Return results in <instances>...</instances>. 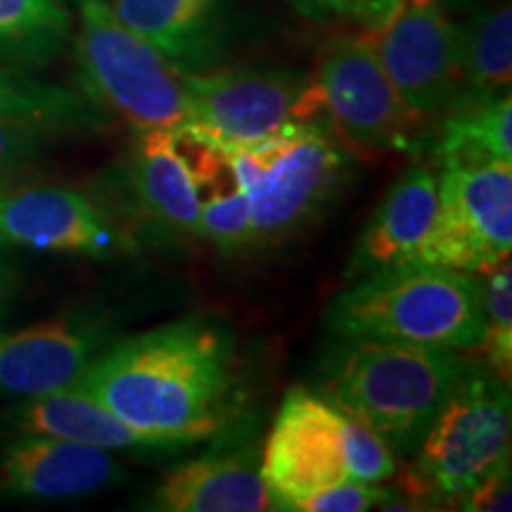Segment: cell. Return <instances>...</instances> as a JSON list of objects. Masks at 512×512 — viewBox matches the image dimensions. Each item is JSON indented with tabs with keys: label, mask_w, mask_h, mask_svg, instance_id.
I'll return each mask as SVG.
<instances>
[{
	"label": "cell",
	"mask_w": 512,
	"mask_h": 512,
	"mask_svg": "<svg viewBox=\"0 0 512 512\" xmlns=\"http://www.w3.org/2000/svg\"><path fill=\"white\" fill-rule=\"evenodd\" d=\"M233 370V337L195 316L110 342L74 387L126 425L188 446L221 430Z\"/></svg>",
	"instance_id": "obj_1"
},
{
	"label": "cell",
	"mask_w": 512,
	"mask_h": 512,
	"mask_svg": "<svg viewBox=\"0 0 512 512\" xmlns=\"http://www.w3.org/2000/svg\"><path fill=\"white\" fill-rule=\"evenodd\" d=\"M467 368L460 351L337 339L318 366V394L392 448H415Z\"/></svg>",
	"instance_id": "obj_2"
},
{
	"label": "cell",
	"mask_w": 512,
	"mask_h": 512,
	"mask_svg": "<svg viewBox=\"0 0 512 512\" xmlns=\"http://www.w3.org/2000/svg\"><path fill=\"white\" fill-rule=\"evenodd\" d=\"M323 323L335 339L475 351L484 335V280L430 264L384 268L351 280Z\"/></svg>",
	"instance_id": "obj_3"
},
{
	"label": "cell",
	"mask_w": 512,
	"mask_h": 512,
	"mask_svg": "<svg viewBox=\"0 0 512 512\" xmlns=\"http://www.w3.org/2000/svg\"><path fill=\"white\" fill-rule=\"evenodd\" d=\"M221 147L247 195L252 247L280 245L309 228L351 169L347 145L323 117L290 121L254 143Z\"/></svg>",
	"instance_id": "obj_4"
},
{
	"label": "cell",
	"mask_w": 512,
	"mask_h": 512,
	"mask_svg": "<svg viewBox=\"0 0 512 512\" xmlns=\"http://www.w3.org/2000/svg\"><path fill=\"white\" fill-rule=\"evenodd\" d=\"M510 382L467 368L415 444V465L403 479L415 501L460 503L510 458Z\"/></svg>",
	"instance_id": "obj_5"
},
{
	"label": "cell",
	"mask_w": 512,
	"mask_h": 512,
	"mask_svg": "<svg viewBox=\"0 0 512 512\" xmlns=\"http://www.w3.org/2000/svg\"><path fill=\"white\" fill-rule=\"evenodd\" d=\"M76 62L88 98L136 133L185 124V72L133 34L107 0H81Z\"/></svg>",
	"instance_id": "obj_6"
},
{
	"label": "cell",
	"mask_w": 512,
	"mask_h": 512,
	"mask_svg": "<svg viewBox=\"0 0 512 512\" xmlns=\"http://www.w3.org/2000/svg\"><path fill=\"white\" fill-rule=\"evenodd\" d=\"M512 162L441 166L437 211L415 264L486 275L510 259Z\"/></svg>",
	"instance_id": "obj_7"
},
{
	"label": "cell",
	"mask_w": 512,
	"mask_h": 512,
	"mask_svg": "<svg viewBox=\"0 0 512 512\" xmlns=\"http://www.w3.org/2000/svg\"><path fill=\"white\" fill-rule=\"evenodd\" d=\"M183 83L185 126L221 145L254 143L290 121L325 114L316 81L290 72H185Z\"/></svg>",
	"instance_id": "obj_8"
},
{
	"label": "cell",
	"mask_w": 512,
	"mask_h": 512,
	"mask_svg": "<svg viewBox=\"0 0 512 512\" xmlns=\"http://www.w3.org/2000/svg\"><path fill=\"white\" fill-rule=\"evenodd\" d=\"M316 86L337 138L363 157L406 147L422 121L401 100L370 36L335 38L320 62Z\"/></svg>",
	"instance_id": "obj_9"
},
{
	"label": "cell",
	"mask_w": 512,
	"mask_h": 512,
	"mask_svg": "<svg viewBox=\"0 0 512 512\" xmlns=\"http://www.w3.org/2000/svg\"><path fill=\"white\" fill-rule=\"evenodd\" d=\"M373 48L401 100L420 119L444 114L460 95V29L439 0H399Z\"/></svg>",
	"instance_id": "obj_10"
},
{
	"label": "cell",
	"mask_w": 512,
	"mask_h": 512,
	"mask_svg": "<svg viewBox=\"0 0 512 512\" xmlns=\"http://www.w3.org/2000/svg\"><path fill=\"white\" fill-rule=\"evenodd\" d=\"M259 467L275 510H292L304 498L349 479L342 413L318 392L290 389L280 403Z\"/></svg>",
	"instance_id": "obj_11"
},
{
	"label": "cell",
	"mask_w": 512,
	"mask_h": 512,
	"mask_svg": "<svg viewBox=\"0 0 512 512\" xmlns=\"http://www.w3.org/2000/svg\"><path fill=\"white\" fill-rule=\"evenodd\" d=\"M112 337L105 313H69L0 332V394L34 399L74 387Z\"/></svg>",
	"instance_id": "obj_12"
},
{
	"label": "cell",
	"mask_w": 512,
	"mask_h": 512,
	"mask_svg": "<svg viewBox=\"0 0 512 512\" xmlns=\"http://www.w3.org/2000/svg\"><path fill=\"white\" fill-rule=\"evenodd\" d=\"M0 245L105 256L121 247L110 216L79 190L27 185L0 195Z\"/></svg>",
	"instance_id": "obj_13"
},
{
	"label": "cell",
	"mask_w": 512,
	"mask_h": 512,
	"mask_svg": "<svg viewBox=\"0 0 512 512\" xmlns=\"http://www.w3.org/2000/svg\"><path fill=\"white\" fill-rule=\"evenodd\" d=\"M126 479V470L105 448L22 434L0 453V494L31 501H72L93 496Z\"/></svg>",
	"instance_id": "obj_14"
},
{
	"label": "cell",
	"mask_w": 512,
	"mask_h": 512,
	"mask_svg": "<svg viewBox=\"0 0 512 512\" xmlns=\"http://www.w3.org/2000/svg\"><path fill=\"white\" fill-rule=\"evenodd\" d=\"M157 512L275 510L254 446L214 451L166 472L143 505Z\"/></svg>",
	"instance_id": "obj_15"
},
{
	"label": "cell",
	"mask_w": 512,
	"mask_h": 512,
	"mask_svg": "<svg viewBox=\"0 0 512 512\" xmlns=\"http://www.w3.org/2000/svg\"><path fill=\"white\" fill-rule=\"evenodd\" d=\"M437 211V174L415 164L396 178L351 252L347 278L415 264Z\"/></svg>",
	"instance_id": "obj_16"
},
{
	"label": "cell",
	"mask_w": 512,
	"mask_h": 512,
	"mask_svg": "<svg viewBox=\"0 0 512 512\" xmlns=\"http://www.w3.org/2000/svg\"><path fill=\"white\" fill-rule=\"evenodd\" d=\"M110 8L181 72H204L221 55L226 0H110Z\"/></svg>",
	"instance_id": "obj_17"
},
{
	"label": "cell",
	"mask_w": 512,
	"mask_h": 512,
	"mask_svg": "<svg viewBox=\"0 0 512 512\" xmlns=\"http://www.w3.org/2000/svg\"><path fill=\"white\" fill-rule=\"evenodd\" d=\"M15 427L22 434H46V437L76 441V444L105 448V451L178 448L162 437L126 425L110 408L76 387L27 399L17 411Z\"/></svg>",
	"instance_id": "obj_18"
},
{
	"label": "cell",
	"mask_w": 512,
	"mask_h": 512,
	"mask_svg": "<svg viewBox=\"0 0 512 512\" xmlns=\"http://www.w3.org/2000/svg\"><path fill=\"white\" fill-rule=\"evenodd\" d=\"M131 185L140 207L159 226L197 235L200 190L176 143L174 128L138 133L131 159Z\"/></svg>",
	"instance_id": "obj_19"
},
{
	"label": "cell",
	"mask_w": 512,
	"mask_h": 512,
	"mask_svg": "<svg viewBox=\"0 0 512 512\" xmlns=\"http://www.w3.org/2000/svg\"><path fill=\"white\" fill-rule=\"evenodd\" d=\"M434 164L512 162L510 91L453 102L434 140Z\"/></svg>",
	"instance_id": "obj_20"
},
{
	"label": "cell",
	"mask_w": 512,
	"mask_h": 512,
	"mask_svg": "<svg viewBox=\"0 0 512 512\" xmlns=\"http://www.w3.org/2000/svg\"><path fill=\"white\" fill-rule=\"evenodd\" d=\"M510 81L512 10L505 3L491 10H482L460 29L458 100L505 93L510 91Z\"/></svg>",
	"instance_id": "obj_21"
},
{
	"label": "cell",
	"mask_w": 512,
	"mask_h": 512,
	"mask_svg": "<svg viewBox=\"0 0 512 512\" xmlns=\"http://www.w3.org/2000/svg\"><path fill=\"white\" fill-rule=\"evenodd\" d=\"M0 117L29 121L53 133L91 131L107 124V112L88 95L48 86L3 67H0Z\"/></svg>",
	"instance_id": "obj_22"
},
{
	"label": "cell",
	"mask_w": 512,
	"mask_h": 512,
	"mask_svg": "<svg viewBox=\"0 0 512 512\" xmlns=\"http://www.w3.org/2000/svg\"><path fill=\"white\" fill-rule=\"evenodd\" d=\"M69 22L60 0H0V55L48 60L67 41Z\"/></svg>",
	"instance_id": "obj_23"
},
{
	"label": "cell",
	"mask_w": 512,
	"mask_h": 512,
	"mask_svg": "<svg viewBox=\"0 0 512 512\" xmlns=\"http://www.w3.org/2000/svg\"><path fill=\"white\" fill-rule=\"evenodd\" d=\"M484 351L491 373L510 382L512 370V271L510 259L484 280V335L479 347Z\"/></svg>",
	"instance_id": "obj_24"
},
{
	"label": "cell",
	"mask_w": 512,
	"mask_h": 512,
	"mask_svg": "<svg viewBox=\"0 0 512 512\" xmlns=\"http://www.w3.org/2000/svg\"><path fill=\"white\" fill-rule=\"evenodd\" d=\"M342 441L349 479L363 484H382L396 475L394 448L389 446V441L344 413Z\"/></svg>",
	"instance_id": "obj_25"
},
{
	"label": "cell",
	"mask_w": 512,
	"mask_h": 512,
	"mask_svg": "<svg viewBox=\"0 0 512 512\" xmlns=\"http://www.w3.org/2000/svg\"><path fill=\"white\" fill-rule=\"evenodd\" d=\"M394 494L382 489L380 484H363L354 479H344L335 486L318 491L304 501H299L292 510L297 512H363L377 505H387Z\"/></svg>",
	"instance_id": "obj_26"
},
{
	"label": "cell",
	"mask_w": 512,
	"mask_h": 512,
	"mask_svg": "<svg viewBox=\"0 0 512 512\" xmlns=\"http://www.w3.org/2000/svg\"><path fill=\"white\" fill-rule=\"evenodd\" d=\"M57 133L22 119L0 117V178L41 155Z\"/></svg>",
	"instance_id": "obj_27"
},
{
	"label": "cell",
	"mask_w": 512,
	"mask_h": 512,
	"mask_svg": "<svg viewBox=\"0 0 512 512\" xmlns=\"http://www.w3.org/2000/svg\"><path fill=\"white\" fill-rule=\"evenodd\" d=\"M512 482H510V458L503 460L501 465L484 477L475 489L460 501L458 508L467 512H508L512 505Z\"/></svg>",
	"instance_id": "obj_28"
},
{
	"label": "cell",
	"mask_w": 512,
	"mask_h": 512,
	"mask_svg": "<svg viewBox=\"0 0 512 512\" xmlns=\"http://www.w3.org/2000/svg\"><path fill=\"white\" fill-rule=\"evenodd\" d=\"M396 3L399 0H335V15L351 17L370 29H377L396 8Z\"/></svg>",
	"instance_id": "obj_29"
},
{
	"label": "cell",
	"mask_w": 512,
	"mask_h": 512,
	"mask_svg": "<svg viewBox=\"0 0 512 512\" xmlns=\"http://www.w3.org/2000/svg\"><path fill=\"white\" fill-rule=\"evenodd\" d=\"M292 3L311 17L335 15V0H292Z\"/></svg>",
	"instance_id": "obj_30"
},
{
	"label": "cell",
	"mask_w": 512,
	"mask_h": 512,
	"mask_svg": "<svg viewBox=\"0 0 512 512\" xmlns=\"http://www.w3.org/2000/svg\"><path fill=\"white\" fill-rule=\"evenodd\" d=\"M10 294H12V273L10 268L0 261V311H3V306L10 299Z\"/></svg>",
	"instance_id": "obj_31"
},
{
	"label": "cell",
	"mask_w": 512,
	"mask_h": 512,
	"mask_svg": "<svg viewBox=\"0 0 512 512\" xmlns=\"http://www.w3.org/2000/svg\"><path fill=\"white\" fill-rule=\"evenodd\" d=\"M3 181H5V178H0V195H3V192H5V183Z\"/></svg>",
	"instance_id": "obj_32"
}]
</instances>
